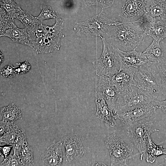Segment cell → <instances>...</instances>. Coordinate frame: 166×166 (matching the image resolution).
<instances>
[{
    "label": "cell",
    "mask_w": 166,
    "mask_h": 166,
    "mask_svg": "<svg viewBox=\"0 0 166 166\" xmlns=\"http://www.w3.org/2000/svg\"><path fill=\"white\" fill-rule=\"evenodd\" d=\"M134 21H115L111 25L107 35L127 51L136 50L144 41L147 36L144 28Z\"/></svg>",
    "instance_id": "cell-1"
},
{
    "label": "cell",
    "mask_w": 166,
    "mask_h": 166,
    "mask_svg": "<svg viewBox=\"0 0 166 166\" xmlns=\"http://www.w3.org/2000/svg\"><path fill=\"white\" fill-rule=\"evenodd\" d=\"M154 94L135 85L119 92L113 109L114 114L125 112L156 100Z\"/></svg>",
    "instance_id": "cell-2"
},
{
    "label": "cell",
    "mask_w": 166,
    "mask_h": 166,
    "mask_svg": "<svg viewBox=\"0 0 166 166\" xmlns=\"http://www.w3.org/2000/svg\"><path fill=\"white\" fill-rule=\"evenodd\" d=\"M155 118L145 120L128 126L126 129V134L132 143V145L138 151L140 160H142L146 152L149 139L154 132L160 131L155 127Z\"/></svg>",
    "instance_id": "cell-3"
},
{
    "label": "cell",
    "mask_w": 166,
    "mask_h": 166,
    "mask_svg": "<svg viewBox=\"0 0 166 166\" xmlns=\"http://www.w3.org/2000/svg\"><path fill=\"white\" fill-rule=\"evenodd\" d=\"M64 22L57 17L53 26L45 25V32L31 42V48L37 53H47L58 50L61 38L64 37L62 31Z\"/></svg>",
    "instance_id": "cell-4"
},
{
    "label": "cell",
    "mask_w": 166,
    "mask_h": 166,
    "mask_svg": "<svg viewBox=\"0 0 166 166\" xmlns=\"http://www.w3.org/2000/svg\"><path fill=\"white\" fill-rule=\"evenodd\" d=\"M105 144L111 156V166H128L133 156L132 145L128 144L115 133L108 136Z\"/></svg>",
    "instance_id": "cell-5"
},
{
    "label": "cell",
    "mask_w": 166,
    "mask_h": 166,
    "mask_svg": "<svg viewBox=\"0 0 166 166\" xmlns=\"http://www.w3.org/2000/svg\"><path fill=\"white\" fill-rule=\"evenodd\" d=\"M114 21L107 16L102 9L98 14L84 21L77 23L73 29L78 33L86 35L99 37L107 35L109 27Z\"/></svg>",
    "instance_id": "cell-6"
},
{
    "label": "cell",
    "mask_w": 166,
    "mask_h": 166,
    "mask_svg": "<svg viewBox=\"0 0 166 166\" xmlns=\"http://www.w3.org/2000/svg\"><path fill=\"white\" fill-rule=\"evenodd\" d=\"M103 43V51L100 57L94 60L93 65L97 76L111 77L120 69V63L113 51V46L100 36Z\"/></svg>",
    "instance_id": "cell-7"
},
{
    "label": "cell",
    "mask_w": 166,
    "mask_h": 166,
    "mask_svg": "<svg viewBox=\"0 0 166 166\" xmlns=\"http://www.w3.org/2000/svg\"><path fill=\"white\" fill-rule=\"evenodd\" d=\"M149 63L136 68L134 74L135 85L140 89L153 94L160 91V79L159 73Z\"/></svg>",
    "instance_id": "cell-8"
},
{
    "label": "cell",
    "mask_w": 166,
    "mask_h": 166,
    "mask_svg": "<svg viewBox=\"0 0 166 166\" xmlns=\"http://www.w3.org/2000/svg\"><path fill=\"white\" fill-rule=\"evenodd\" d=\"M157 109L151 103L144 104L132 109L114 114L115 119L130 126L143 119L150 118Z\"/></svg>",
    "instance_id": "cell-9"
},
{
    "label": "cell",
    "mask_w": 166,
    "mask_h": 166,
    "mask_svg": "<svg viewBox=\"0 0 166 166\" xmlns=\"http://www.w3.org/2000/svg\"><path fill=\"white\" fill-rule=\"evenodd\" d=\"M95 83V92L103 97L113 111L119 92L112 82L111 77L97 76Z\"/></svg>",
    "instance_id": "cell-10"
},
{
    "label": "cell",
    "mask_w": 166,
    "mask_h": 166,
    "mask_svg": "<svg viewBox=\"0 0 166 166\" xmlns=\"http://www.w3.org/2000/svg\"><path fill=\"white\" fill-rule=\"evenodd\" d=\"M113 51L119 62L120 69L127 67L136 68L150 63L141 51L134 50L125 52L114 46Z\"/></svg>",
    "instance_id": "cell-11"
},
{
    "label": "cell",
    "mask_w": 166,
    "mask_h": 166,
    "mask_svg": "<svg viewBox=\"0 0 166 166\" xmlns=\"http://www.w3.org/2000/svg\"><path fill=\"white\" fill-rule=\"evenodd\" d=\"M65 149L66 160L71 163L80 159L84 154L82 138L76 134H69L62 139Z\"/></svg>",
    "instance_id": "cell-12"
},
{
    "label": "cell",
    "mask_w": 166,
    "mask_h": 166,
    "mask_svg": "<svg viewBox=\"0 0 166 166\" xmlns=\"http://www.w3.org/2000/svg\"><path fill=\"white\" fill-rule=\"evenodd\" d=\"M141 18L144 23L166 21V5L155 0H147L145 13Z\"/></svg>",
    "instance_id": "cell-13"
},
{
    "label": "cell",
    "mask_w": 166,
    "mask_h": 166,
    "mask_svg": "<svg viewBox=\"0 0 166 166\" xmlns=\"http://www.w3.org/2000/svg\"><path fill=\"white\" fill-rule=\"evenodd\" d=\"M121 8L123 18L125 21L142 16L145 13L147 0H124Z\"/></svg>",
    "instance_id": "cell-14"
},
{
    "label": "cell",
    "mask_w": 166,
    "mask_h": 166,
    "mask_svg": "<svg viewBox=\"0 0 166 166\" xmlns=\"http://www.w3.org/2000/svg\"><path fill=\"white\" fill-rule=\"evenodd\" d=\"M136 69L132 67H124L111 77L112 82L119 92L135 85L133 77Z\"/></svg>",
    "instance_id": "cell-15"
},
{
    "label": "cell",
    "mask_w": 166,
    "mask_h": 166,
    "mask_svg": "<svg viewBox=\"0 0 166 166\" xmlns=\"http://www.w3.org/2000/svg\"><path fill=\"white\" fill-rule=\"evenodd\" d=\"M96 105V117L100 120L108 124L112 127L116 124L114 115L103 97L95 92Z\"/></svg>",
    "instance_id": "cell-16"
},
{
    "label": "cell",
    "mask_w": 166,
    "mask_h": 166,
    "mask_svg": "<svg viewBox=\"0 0 166 166\" xmlns=\"http://www.w3.org/2000/svg\"><path fill=\"white\" fill-rule=\"evenodd\" d=\"M62 141L50 145L42 158L44 163L47 166H59L63 161Z\"/></svg>",
    "instance_id": "cell-17"
},
{
    "label": "cell",
    "mask_w": 166,
    "mask_h": 166,
    "mask_svg": "<svg viewBox=\"0 0 166 166\" xmlns=\"http://www.w3.org/2000/svg\"><path fill=\"white\" fill-rule=\"evenodd\" d=\"M142 26L146 36H150L153 40L160 42L166 38V21L147 22Z\"/></svg>",
    "instance_id": "cell-18"
},
{
    "label": "cell",
    "mask_w": 166,
    "mask_h": 166,
    "mask_svg": "<svg viewBox=\"0 0 166 166\" xmlns=\"http://www.w3.org/2000/svg\"><path fill=\"white\" fill-rule=\"evenodd\" d=\"M4 35L10 38L14 42L31 46L30 37L27 31L26 27L24 29H20L14 23L11 27L5 31L2 36Z\"/></svg>",
    "instance_id": "cell-19"
},
{
    "label": "cell",
    "mask_w": 166,
    "mask_h": 166,
    "mask_svg": "<svg viewBox=\"0 0 166 166\" xmlns=\"http://www.w3.org/2000/svg\"><path fill=\"white\" fill-rule=\"evenodd\" d=\"M143 53L150 63H162L164 59L160 42L154 40Z\"/></svg>",
    "instance_id": "cell-20"
},
{
    "label": "cell",
    "mask_w": 166,
    "mask_h": 166,
    "mask_svg": "<svg viewBox=\"0 0 166 166\" xmlns=\"http://www.w3.org/2000/svg\"><path fill=\"white\" fill-rule=\"evenodd\" d=\"M1 114L2 117L1 121L5 123H13L15 121L22 119L20 109L14 103L2 108Z\"/></svg>",
    "instance_id": "cell-21"
},
{
    "label": "cell",
    "mask_w": 166,
    "mask_h": 166,
    "mask_svg": "<svg viewBox=\"0 0 166 166\" xmlns=\"http://www.w3.org/2000/svg\"><path fill=\"white\" fill-rule=\"evenodd\" d=\"M146 152V162L153 163L158 156L163 155H166V148H163L161 145H157L155 144L152 141L150 136L149 139Z\"/></svg>",
    "instance_id": "cell-22"
},
{
    "label": "cell",
    "mask_w": 166,
    "mask_h": 166,
    "mask_svg": "<svg viewBox=\"0 0 166 166\" xmlns=\"http://www.w3.org/2000/svg\"><path fill=\"white\" fill-rule=\"evenodd\" d=\"M28 144L26 136L25 133L20 129L17 132L13 144V155L19 162L20 152L21 149Z\"/></svg>",
    "instance_id": "cell-23"
},
{
    "label": "cell",
    "mask_w": 166,
    "mask_h": 166,
    "mask_svg": "<svg viewBox=\"0 0 166 166\" xmlns=\"http://www.w3.org/2000/svg\"><path fill=\"white\" fill-rule=\"evenodd\" d=\"M19 162L20 165L24 166H30L34 164L33 150L28 144L21 150Z\"/></svg>",
    "instance_id": "cell-24"
},
{
    "label": "cell",
    "mask_w": 166,
    "mask_h": 166,
    "mask_svg": "<svg viewBox=\"0 0 166 166\" xmlns=\"http://www.w3.org/2000/svg\"><path fill=\"white\" fill-rule=\"evenodd\" d=\"M15 18L21 21L27 28L42 24L37 18L33 16L29 12L22 10L17 14Z\"/></svg>",
    "instance_id": "cell-25"
},
{
    "label": "cell",
    "mask_w": 166,
    "mask_h": 166,
    "mask_svg": "<svg viewBox=\"0 0 166 166\" xmlns=\"http://www.w3.org/2000/svg\"><path fill=\"white\" fill-rule=\"evenodd\" d=\"M159 74L160 79V92L166 95V63H159L154 64Z\"/></svg>",
    "instance_id": "cell-26"
},
{
    "label": "cell",
    "mask_w": 166,
    "mask_h": 166,
    "mask_svg": "<svg viewBox=\"0 0 166 166\" xmlns=\"http://www.w3.org/2000/svg\"><path fill=\"white\" fill-rule=\"evenodd\" d=\"M20 129L18 126L14 124L9 132L0 137L1 142L13 145L16 134Z\"/></svg>",
    "instance_id": "cell-27"
},
{
    "label": "cell",
    "mask_w": 166,
    "mask_h": 166,
    "mask_svg": "<svg viewBox=\"0 0 166 166\" xmlns=\"http://www.w3.org/2000/svg\"><path fill=\"white\" fill-rule=\"evenodd\" d=\"M86 6H95L106 9L111 6L115 0H83Z\"/></svg>",
    "instance_id": "cell-28"
},
{
    "label": "cell",
    "mask_w": 166,
    "mask_h": 166,
    "mask_svg": "<svg viewBox=\"0 0 166 166\" xmlns=\"http://www.w3.org/2000/svg\"><path fill=\"white\" fill-rule=\"evenodd\" d=\"M57 17L56 13L52 11L49 6H43L42 10L37 18L38 20L42 23V22L46 19L56 18Z\"/></svg>",
    "instance_id": "cell-29"
},
{
    "label": "cell",
    "mask_w": 166,
    "mask_h": 166,
    "mask_svg": "<svg viewBox=\"0 0 166 166\" xmlns=\"http://www.w3.org/2000/svg\"><path fill=\"white\" fill-rule=\"evenodd\" d=\"M0 73L2 76L5 77L11 78L15 76L16 74L15 68L12 64H10L0 70Z\"/></svg>",
    "instance_id": "cell-30"
},
{
    "label": "cell",
    "mask_w": 166,
    "mask_h": 166,
    "mask_svg": "<svg viewBox=\"0 0 166 166\" xmlns=\"http://www.w3.org/2000/svg\"><path fill=\"white\" fill-rule=\"evenodd\" d=\"M16 64L18 66V67L15 68L16 73L18 75L24 74L28 73L31 68V65L27 60L22 62H18Z\"/></svg>",
    "instance_id": "cell-31"
},
{
    "label": "cell",
    "mask_w": 166,
    "mask_h": 166,
    "mask_svg": "<svg viewBox=\"0 0 166 166\" xmlns=\"http://www.w3.org/2000/svg\"><path fill=\"white\" fill-rule=\"evenodd\" d=\"M20 164L18 160L11 155L5 158L1 164L2 166H18Z\"/></svg>",
    "instance_id": "cell-32"
},
{
    "label": "cell",
    "mask_w": 166,
    "mask_h": 166,
    "mask_svg": "<svg viewBox=\"0 0 166 166\" xmlns=\"http://www.w3.org/2000/svg\"><path fill=\"white\" fill-rule=\"evenodd\" d=\"M14 124L0 121V137L9 132L12 129Z\"/></svg>",
    "instance_id": "cell-33"
},
{
    "label": "cell",
    "mask_w": 166,
    "mask_h": 166,
    "mask_svg": "<svg viewBox=\"0 0 166 166\" xmlns=\"http://www.w3.org/2000/svg\"><path fill=\"white\" fill-rule=\"evenodd\" d=\"M13 148V145L7 144L5 146H0V154L1 156L5 157H7L9 156L11 149Z\"/></svg>",
    "instance_id": "cell-34"
},
{
    "label": "cell",
    "mask_w": 166,
    "mask_h": 166,
    "mask_svg": "<svg viewBox=\"0 0 166 166\" xmlns=\"http://www.w3.org/2000/svg\"><path fill=\"white\" fill-rule=\"evenodd\" d=\"M154 102H156L157 108L161 109L166 115V99L162 101L156 100Z\"/></svg>",
    "instance_id": "cell-35"
},
{
    "label": "cell",
    "mask_w": 166,
    "mask_h": 166,
    "mask_svg": "<svg viewBox=\"0 0 166 166\" xmlns=\"http://www.w3.org/2000/svg\"><path fill=\"white\" fill-rule=\"evenodd\" d=\"M94 166H107L105 163L102 162H98L96 163Z\"/></svg>",
    "instance_id": "cell-36"
},
{
    "label": "cell",
    "mask_w": 166,
    "mask_h": 166,
    "mask_svg": "<svg viewBox=\"0 0 166 166\" xmlns=\"http://www.w3.org/2000/svg\"><path fill=\"white\" fill-rule=\"evenodd\" d=\"M4 60V55L0 52V64L2 63Z\"/></svg>",
    "instance_id": "cell-37"
},
{
    "label": "cell",
    "mask_w": 166,
    "mask_h": 166,
    "mask_svg": "<svg viewBox=\"0 0 166 166\" xmlns=\"http://www.w3.org/2000/svg\"><path fill=\"white\" fill-rule=\"evenodd\" d=\"M156 1L166 5V0H155Z\"/></svg>",
    "instance_id": "cell-38"
},
{
    "label": "cell",
    "mask_w": 166,
    "mask_h": 166,
    "mask_svg": "<svg viewBox=\"0 0 166 166\" xmlns=\"http://www.w3.org/2000/svg\"><path fill=\"white\" fill-rule=\"evenodd\" d=\"M164 159H165V163H166V158H165Z\"/></svg>",
    "instance_id": "cell-39"
},
{
    "label": "cell",
    "mask_w": 166,
    "mask_h": 166,
    "mask_svg": "<svg viewBox=\"0 0 166 166\" xmlns=\"http://www.w3.org/2000/svg\"><path fill=\"white\" fill-rule=\"evenodd\" d=\"M122 0L124 1V0Z\"/></svg>",
    "instance_id": "cell-40"
}]
</instances>
